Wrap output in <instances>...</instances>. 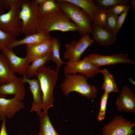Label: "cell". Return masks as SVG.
<instances>
[{
	"label": "cell",
	"instance_id": "f546056e",
	"mask_svg": "<svg viewBox=\"0 0 135 135\" xmlns=\"http://www.w3.org/2000/svg\"><path fill=\"white\" fill-rule=\"evenodd\" d=\"M108 94L104 92V94L100 96V109L97 117L100 121L104 120L105 118V114L106 110V108Z\"/></svg>",
	"mask_w": 135,
	"mask_h": 135
},
{
	"label": "cell",
	"instance_id": "ac0fdd59",
	"mask_svg": "<svg viewBox=\"0 0 135 135\" xmlns=\"http://www.w3.org/2000/svg\"><path fill=\"white\" fill-rule=\"evenodd\" d=\"M53 37L50 34L41 32H36L29 35L26 36L22 40H16L10 46V49L12 48L18 46L23 44H36L43 43L52 40Z\"/></svg>",
	"mask_w": 135,
	"mask_h": 135
},
{
	"label": "cell",
	"instance_id": "9a60e30c",
	"mask_svg": "<svg viewBox=\"0 0 135 135\" xmlns=\"http://www.w3.org/2000/svg\"><path fill=\"white\" fill-rule=\"evenodd\" d=\"M2 53L7 59L14 74L22 76H26L30 63L26 57L22 58L17 56L11 49L6 50L2 52Z\"/></svg>",
	"mask_w": 135,
	"mask_h": 135
},
{
	"label": "cell",
	"instance_id": "484cf974",
	"mask_svg": "<svg viewBox=\"0 0 135 135\" xmlns=\"http://www.w3.org/2000/svg\"><path fill=\"white\" fill-rule=\"evenodd\" d=\"M106 10L107 13L106 24L103 28L110 33L116 35V30L118 16L114 14L109 9L107 8Z\"/></svg>",
	"mask_w": 135,
	"mask_h": 135
},
{
	"label": "cell",
	"instance_id": "3957f363",
	"mask_svg": "<svg viewBox=\"0 0 135 135\" xmlns=\"http://www.w3.org/2000/svg\"><path fill=\"white\" fill-rule=\"evenodd\" d=\"M64 80L60 84L62 92L67 96L71 92L79 93L88 99L96 98L98 91L96 87L88 84L84 74H65Z\"/></svg>",
	"mask_w": 135,
	"mask_h": 135
},
{
	"label": "cell",
	"instance_id": "4316f807",
	"mask_svg": "<svg viewBox=\"0 0 135 135\" xmlns=\"http://www.w3.org/2000/svg\"><path fill=\"white\" fill-rule=\"evenodd\" d=\"M107 19V13L106 10L100 8L94 14L92 22L103 28L106 25Z\"/></svg>",
	"mask_w": 135,
	"mask_h": 135
},
{
	"label": "cell",
	"instance_id": "8d00e7d4",
	"mask_svg": "<svg viewBox=\"0 0 135 135\" xmlns=\"http://www.w3.org/2000/svg\"><path fill=\"white\" fill-rule=\"evenodd\" d=\"M128 80L130 83L133 84L135 85V82L131 78H130Z\"/></svg>",
	"mask_w": 135,
	"mask_h": 135
},
{
	"label": "cell",
	"instance_id": "d6986e66",
	"mask_svg": "<svg viewBox=\"0 0 135 135\" xmlns=\"http://www.w3.org/2000/svg\"><path fill=\"white\" fill-rule=\"evenodd\" d=\"M17 78L6 58L0 53V84L8 83Z\"/></svg>",
	"mask_w": 135,
	"mask_h": 135
},
{
	"label": "cell",
	"instance_id": "b9f144b4",
	"mask_svg": "<svg viewBox=\"0 0 135 135\" xmlns=\"http://www.w3.org/2000/svg\"></svg>",
	"mask_w": 135,
	"mask_h": 135
},
{
	"label": "cell",
	"instance_id": "ba28073f",
	"mask_svg": "<svg viewBox=\"0 0 135 135\" xmlns=\"http://www.w3.org/2000/svg\"><path fill=\"white\" fill-rule=\"evenodd\" d=\"M135 122H132L123 118L121 116L116 115L108 124L102 128V135H132L135 132L132 128Z\"/></svg>",
	"mask_w": 135,
	"mask_h": 135
},
{
	"label": "cell",
	"instance_id": "5b68a950",
	"mask_svg": "<svg viewBox=\"0 0 135 135\" xmlns=\"http://www.w3.org/2000/svg\"><path fill=\"white\" fill-rule=\"evenodd\" d=\"M22 0H10L11 8L0 15V29L12 36L20 35L22 22L19 17Z\"/></svg>",
	"mask_w": 135,
	"mask_h": 135
},
{
	"label": "cell",
	"instance_id": "f1b7e54d",
	"mask_svg": "<svg viewBox=\"0 0 135 135\" xmlns=\"http://www.w3.org/2000/svg\"><path fill=\"white\" fill-rule=\"evenodd\" d=\"M94 4L101 8L106 10L109 6L116 4L128 5L129 0H93Z\"/></svg>",
	"mask_w": 135,
	"mask_h": 135
},
{
	"label": "cell",
	"instance_id": "60d3db41",
	"mask_svg": "<svg viewBox=\"0 0 135 135\" xmlns=\"http://www.w3.org/2000/svg\"></svg>",
	"mask_w": 135,
	"mask_h": 135
},
{
	"label": "cell",
	"instance_id": "6da1fadb",
	"mask_svg": "<svg viewBox=\"0 0 135 135\" xmlns=\"http://www.w3.org/2000/svg\"><path fill=\"white\" fill-rule=\"evenodd\" d=\"M76 24L61 9L53 13L40 15L36 32L50 34L53 30L63 32L78 31Z\"/></svg>",
	"mask_w": 135,
	"mask_h": 135
},
{
	"label": "cell",
	"instance_id": "4dcf8cb0",
	"mask_svg": "<svg viewBox=\"0 0 135 135\" xmlns=\"http://www.w3.org/2000/svg\"><path fill=\"white\" fill-rule=\"evenodd\" d=\"M132 6V4L129 5L128 7L120 15L118 16L116 30V34L120 30L126 18L128 12Z\"/></svg>",
	"mask_w": 135,
	"mask_h": 135
},
{
	"label": "cell",
	"instance_id": "74e56055",
	"mask_svg": "<svg viewBox=\"0 0 135 135\" xmlns=\"http://www.w3.org/2000/svg\"><path fill=\"white\" fill-rule=\"evenodd\" d=\"M18 135H26L24 134H19Z\"/></svg>",
	"mask_w": 135,
	"mask_h": 135
},
{
	"label": "cell",
	"instance_id": "7c38bea8",
	"mask_svg": "<svg viewBox=\"0 0 135 135\" xmlns=\"http://www.w3.org/2000/svg\"><path fill=\"white\" fill-rule=\"evenodd\" d=\"M120 112H135V95L130 88L124 86L122 88L116 103Z\"/></svg>",
	"mask_w": 135,
	"mask_h": 135
},
{
	"label": "cell",
	"instance_id": "44dd1931",
	"mask_svg": "<svg viewBox=\"0 0 135 135\" xmlns=\"http://www.w3.org/2000/svg\"><path fill=\"white\" fill-rule=\"evenodd\" d=\"M104 77V81L101 88L104 92L109 94L112 92H118L120 91L115 82L114 78L107 69L105 68L100 71Z\"/></svg>",
	"mask_w": 135,
	"mask_h": 135
},
{
	"label": "cell",
	"instance_id": "83f0119b",
	"mask_svg": "<svg viewBox=\"0 0 135 135\" xmlns=\"http://www.w3.org/2000/svg\"><path fill=\"white\" fill-rule=\"evenodd\" d=\"M15 37L12 36L0 29V51L9 49L12 44L16 40Z\"/></svg>",
	"mask_w": 135,
	"mask_h": 135
},
{
	"label": "cell",
	"instance_id": "603a6c76",
	"mask_svg": "<svg viewBox=\"0 0 135 135\" xmlns=\"http://www.w3.org/2000/svg\"><path fill=\"white\" fill-rule=\"evenodd\" d=\"M52 56L51 52L48 54L33 61L28 66L26 75L28 78H33L36 71L41 66L46 64L47 62L52 60Z\"/></svg>",
	"mask_w": 135,
	"mask_h": 135
},
{
	"label": "cell",
	"instance_id": "277c9868",
	"mask_svg": "<svg viewBox=\"0 0 135 135\" xmlns=\"http://www.w3.org/2000/svg\"><path fill=\"white\" fill-rule=\"evenodd\" d=\"M61 9L77 26L82 36L91 33L92 22L87 13L78 6L64 0H56Z\"/></svg>",
	"mask_w": 135,
	"mask_h": 135
},
{
	"label": "cell",
	"instance_id": "f35d334b",
	"mask_svg": "<svg viewBox=\"0 0 135 135\" xmlns=\"http://www.w3.org/2000/svg\"><path fill=\"white\" fill-rule=\"evenodd\" d=\"M2 98V96L0 94V98Z\"/></svg>",
	"mask_w": 135,
	"mask_h": 135
},
{
	"label": "cell",
	"instance_id": "d6a6232c",
	"mask_svg": "<svg viewBox=\"0 0 135 135\" xmlns=\"http://www.w3.org/2000/svg\"><path fill=\"white\" fill-rule=\"evenodd\" d=\"M0 4L4 10H9L11 8L10 0H0Z\"/></svg>",
	"mask_w": 135,
	"mask_h": 135
},
{
	"label": "cell",
	"instance_id": "1f68e13d",
	"mask_svg": "<svg viewBox=\"0 0 135 135\" xmlns=\"http://www.w3.org/2000/svg\"><path fill=\"white\" fill-rule=\"evenodd\" d=\"M129 6V5L116 4L110 6L107 8L110 10L114 14L118 16L124 11Z\"/></svg>",
	"mask_w": 135,
	"mask_h": 135
},
{
	"label": "cell",
	"instance_id": "4fadbf2b",
	"mask_svg": "<svg viewBox=\"0 0 135 135\" xmlns=\"http://www.w3.org/2000/svg\"><path fill=\"white\" fill-rule=\"evenodd\" d=\"M22 77L16 79L6 84L0 85V94L2 98H6L8 95H14L22 101L25 98L26 92Z\"/></svg>",
	"mask_w": 135,
	"mask_h": 135
},
{
	"label": "cell",
	"instance_id": "7a4b0ae2",
	"mask_svg": "<svg viewBox=\"0 0 135 135\" xmlns=\"http://www.w3.org/2000/svg\"><path fill=\"white\" fill-rule=\"evenodd\" d=\"M35 76L39 81L42 94V109L43 111L48 112L54 102L53 91L58 80V72L54 69L47 67L45 64L37 70Z\"/></svg>",
	"mask_w": 135,
	"mask_h": 135
},
{
	"label": "cell",
	"instance_id": "d590c367",
	"mask_svg": "<svg viewBox=\"0 0 135 135\" xmlns=\"http://www.w3.org/2000/svg\"><path fill=\"white\" fill-rule=\"evenodd\" d=\"M4 13V10L0 4V15Z\"/></svg>",
	"mask_w": 135,
	"mask_h": 135
},
{
	"label": "cell",
	"instance_id": "5bb4252c",
	"mask_svg": "<svg viewBox=\"0 0 135 135\" xmlns=\"http://www.w3.org/2000/svg\"><path fill=\"white\" fill-rule=\"evenodd\" d=\"M24 83H28L30 85L29 88L33 96V101L32 106L30 111L36 112L39 116L42 112L43 104V95L39 81L37 79H30L27 78L26 76H22Z\"/></svg>",
	"mask_w": 135,
	"mask_h": 135
},
{
	"label": "cell",
	"instance_id": "8fae6325",
	"mask_svg": "<svg viewBox=\"0 0 135 135\" xmlns=\"http://www.w3.org/2000/svg\"><path fill=\"white\" fill-rule=\"evenodd\" d=\"M24 102L14 96L11 99L0 98V119L2 120L6 117L12 118L18 112L24 108Z\"/></svg>",
	"mask_w": 135,
	"mask_h": 135
},
{
	"label": "cell",
	"instance_id": "8992f818",
	"mask_svg": "<svg viewBox=\"0 0 135 135\" xmlns=\"http://www.w3.org/2000/svg\"><path fill=\"white\" fill-rule=\"evenodd\" d=\"M38 6L34 0H22L19 15L22 22L20 33L27 36L36 32L37 25L40 15Z\"/></svg>",
	"mask_w": 135,
	"mask_h": 135
},
{
	"label": "cell",
	"instance_id": "7402d4cb",
	"mask_svg": "<svg viewBox=\"0 0 135 135\" xmlns=\"http://www.w3.org/2000/svg\"><path fill=\"white\" fill-rule=\"evenodd\" d=\"M82 9L88 15L92 22L94 13L100 8L96 5L93 0H64Z\"/></svg>",
	"mask_w": 135,
	"mask_h": 135
},
{
	"label": "cell",
	"instance_id": "cb8c5ba5",
	"mask_svg": "<svg viewBox=\"0 0 135 135\" xmlns=\"http://www.w3.org/2000/svg\"><path fill=\"white\" fill-rule=\"evenodd\" d=\"M52 42L51 51L52 56V60L56 64V70L58 72L62 65L64 64H66V62L62 60L60 58V44L58 40L56 37H53Z\"/></svg>",
	"mask_w": 135,
	"mask_h": 135
},
{
	"label": "cell",
	"instance_id": "30bf717a",
	"mask_svg": "<svg viewBox=\"0 0 135 135\" xmlns=\"http://www.w3.org/2000/svg\"><path fill=\"white\" fill-rule=\"evenodd\" d=\"M64 68L65 74L79 73L84 74L87 78L96 76L100 73L102 70L100 67L89 62L84 59L75 62H67Z\"/></svg>",
	"mask_w": 135,
	"mask_h": 135
},
{
	"label": "cell",
	"instance_id": "ffe728a7",
	"mask_svg": "<svg viewBox=\"0 0 135 135\" xmlns=\"http://www.w3.org/2000/svg\"><path fill=\"white\" fill-rule=\"evenodd\" d=\"M39 116L40 129L38 135H60L56 132L53 127L48 112H42Z\"/></svg>",
	"mask_w": 135,
	"mask_h": 135
},
{
	"label": "cell",
	"instance_id": "836d02e7",
	"mask_svg": "<svg viewBox=\"0 0 135 135\" xmlns=\"http://www.w3.org/2000/svg\"><path fill=\"white\" fill-rule=\"evenodd\" d=\"M2 121L0 132V135H8L6 129V117L3 119Z\"/></svg>",
	"mask_w": 135,
	"mask_h": 135
},
{
	"label": "cell",
	"instance_id": "d4e9b609",
	"mask_svg": "<svg viewBox=\"0 0 135 135\" xmlns=\"http://www.w3.org/2000/svg\"><path fill=\"white\" fill-rule=\"evenodd\" d=\"M61 9L58 4L54 0H46L43 4L38 6L39 12L40 15L51 14Z\"/></svg>",
	"mask_w": 135,
	"mask_h": 135
},
{
	"label": "cell",
	"instance_id": "e575fe53",
	"mask_svg": "<svg viewBox=\"0 0 135 135\" xmlns=\"http://www.w3.org/2000/svg\"><path fill=\"white\" fill-rule=\"evenodd\" d=\"M46 0H34L36 3L38 5H40L43 4Z\"/></svg>",
	"mask_w": 135,
	"mask_h": 135
},
{
	"label": "cell",
	"instance_id": "e0dca14e",
	"mask_svg": "<svg viewBox=\"0 0 135 135\" xmlns=\"http://www.w3.org/2000/svg\"><path fill=\"white\" fill-rule=\"evenodd\" d=\"M93 39L100 46H108L113 45L116 40V34H111L103 28L93 23L92 24L91 33Z\"/></svg>",
	"mask_w": 135,
	"mask_h": 135
},
{
	"label": "cell",
	"instance_id": "2e32d148",
	"mask_svg": "<svg viewBox=\"0 0 135 135\" xmlns=\"http://www.w3.org/2000/svg\"><path fill=\"white\" fill-rule=\"evenodd\" d=\"M52 39L39 44L26 45L27 53L25 57L30 63L51 52Z\"/></svg>",
	"mask_w": 135,
	"mask_h": 135
},
{
	"label": "cell",
	"instance_id": "ab89813d",
	"mask_svg": "<svg viewBox=\"0 0 135 135\" xmlns=\"http://www.w3.org/2000/svg\"></svg>",
	"mask_w": 135,
	"mask_h": 135
},
{
	"label": "cell",
	"instance_id": "9c48e42d",
	"mask_svg": "<svg viewBox=\"0 0 135 135\" xmlns=\"http://www.w3.org/2000/svg\"><path fill=\"white\" fill-rule=\"evenodd\" d=\"M128 53L114 54L111 55L105 56L94 53L89 54L83 59L88 62L99 67L120 63L134 64V61L128 58Z\"/></svg>",
	"mask_w": 135,
	"mask_h": 135
},
{
	"label": "cell",
	"instance_id": "52a82bcc",
	"mask_svg": "<svg viewBox=\"0 0 135 135\" xmlns=\"http://www.w3.org/2000/svg\"><path fill=\"white\" fill-rule=\"evenodd\" d=\"M78 40H72L65 45V50L63 58L68 62H73L80 60L82 54L86 49L92 44L94 41L90 37V34L82 36Z\"/></svg>",
	"mask_w": 135,
	"mask_h": 135
}]
</instances>
